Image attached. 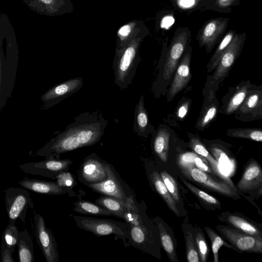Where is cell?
<instances>
[{"label": "cell", "mask_w": 262, "mask_h": 262, "mask_svg": "<svg viewBox=\"0 0 262 262\" xmlns=\"http://www.w3.org/2000/svg\"><path fill=\"white\" fill-rule=\"evenodd\" d=\"M178 165L185 177L199 185L229 197L237 196L236 189L216 177L180 160H179Z\"/></svg>", "instance_id": "5b68a950"}, {"label": "cell", "mask_w": 262, "mask_h": 262, "mask_svg": "<svg viewBox=\"0 0 262 262\" xmlns=\"http://www.w3.org/2000/svg\"><path fill=\"white\" fill-rule=\"evenodd\" d=\"M194 241L201 261L202 262L206 261L209 253V249L203 233L198 232L196 233Z\"/></svg>", "instance_id": "60d3db41"}, {"label": "cell", "mask_w": 262, "mask_h": 262, "mask_svg": "<svg viewBox=\"0 0 262 262\" xmlns=\"http://www.w3.org/2000/svg\"><path fill=\"white\" fill-rule=\"evenodd\" d=\"M4 191L9 222H16L19 219L25 223L28 209H34L29 190L23 187H12Z\"/></svg>", "instance_id": "8992f818"}, {"label": "cell", "mask_w": 262, "mask_h": 262, "mask_svg": "<svg viewBox=\"0 0 262 262\" xmlns=\"http://www.w3.org/2000/svg\"><path fill=\"white\" fill-rule=\"evenodd\" d=\"M75 220L77 226L80 229L90 232L97 236L113 234L116 238L122 240L127 246L128 231L125 222L109 219L75 216L70 215Z\"/></svg>", "instance_id": "3957f363"}, {"label": "cell", "mask_w": 262, "mask_h": 262, "mask_svg": "<svg viewBox=\"0 0 262 262\" xmlns=\"http://www.w3.org/2000/svg\"><path fill=\"white\" fill-rule=\"evenodd\" d=\"M83 85L82 77L66 80L50 89L40 97L42 108L48 109L75 93Z\"/></svg>", "instance_id": "8fae6325"}, {"label": "cell", "mask_w": 262, "mask_h": 262, "mask_svg": "<svg viewBox=\"0 0 262 262\" xmlns=\"http://www.w3.org/2000/svg\"><path fill=\"white\" fill-rule=\"evenodd\" d=\"M19 262H34L33 242L27 229L18 232L16 245Z\"/></svg>", "instance_id": "603a6c76"}, {"label": "cell", "mask_w": 262, "mask_h": 262, "mask_svg": "<svg viewBox=\"0 0 262 262\" xmlns=\"http://www.w3.org/2000/svg\"><path fill=\"white\" fill-rule=\"evenodd\" d=\"M205 230L211 241L213 260L214 262H218L219 251L222 246H225L230 248H233L231 245L224 241L220 235L210 227H205Z\"/></svg>", "instance_id": "d590c367"}, {"label": "cell", "mask_w": 262, "mask_h": 262, "mask_svg": "<svg viewBox=\"0 0 262 262\" xmlns=\"http://www.w3.org/2000/svg\"><path fill=\"white\" fill-rule=\"evenodd\" d=\"M107 177L103 160L93 153L86 157L79 167L78 180L86 185L101 182Z\"/></svg>", "instance_id": "7c38bea8"}, {"label": "cell", "mask_w": 262, "mask_h": 262, "mask_svg": "<svg viewBox=\"0 0 262 262\" xmlns=\"http://www.w3.org/2000/svg\"><path fill=\"white\" fill-rule=\"evenodd\" d=\"M185 237L187 261L189 262H199L200 260L192 233L187 232L185 234Z\"/></svg>", "instance_id": "f35d334b"}, {"label": "cell", "mask_w": 262, "mask_h": 262, "mask_svg": "<svg viewBox=\"0 0 262 262\" xmlns=\"http://www.w3.org/2000/svg\"><path fill=\"white\" fill-rule=\"evenodd\" d=\"M217 113V104L213 103L208 104L203 109L196 124V127L200 130H203L206 128L215 117Z\"/></svg>", "instance_id": "e575fe53"}, {"label": "cell", "mask_w": 262, "mask_h": 262, "mask_svg": "<svg viewBox=\"0 0 262 262\" xmlns=\"http://www.w3.org/2000/svg\"><path fill=\"white\" fill-rule=\"evenodd\" d=\"M183 181L185 186L193 194L206 204L216 207L220 206L219 201L213 196L198 188L188 181L186 180H183Z\"/></svg>", "instance_id": "74e56055"}, {"label": "cell", "mask_w": 262, "mask_h": 262, "mask_svg": "<svg viewBox=\"0 0 262 262\" xmlns=\"http://www.w3.org/2000/svg\"><path fill=\"white\" fill-rule=\"evenodd\" d=\"M24 2L31 9L50 16L71 13L73 10L70 0H24Z\"/></svg>", "instance_id": "2e32d148"}, {"label": "cell", "mask_w": 262, "mask_h": 262, "mask_svg": "<svg viewBox=\"0 0 262 262\" xmlns=\"http://www.w3.org/2000/svg\"><path fill=\"white\" fill-rule=\"evenodd\" d=\"M189 146L197 154L205 159L208 162L210 167L216 177L226 182L233 188L235 187L229 177L223 173L220 169L218 163L210 155L202 143L196 137H191L190 139Z\"/></svg>", "instance_id": "44dd1931"}, {"label": "cell", "mask_w": 262, "mask_h": 262, "mask_svg": "<svg viewBox=\"0 0 262 262\" xmlns=\"http://www.w3.org/2000/svg\"><path fill=\"white\" fill-rule=\"evenodd\" d=\"M190 32L186 29H181L176 32L167 52L164 67L163 77L170 79L176 71L179 61L188 43Z\"/></svg>", "instance_id": "30bf717a"}, {"label": "cell", "mask_w": 262, "mask_h": 262, "mask_svg": "<svg viewBox=\"0 0 262 262\" xmlns=\"http://www.w3.org/2000/svg\"><path fill=\"white\" fill-rule=\"evenodd\" d=\"M189 103L188 101L182 103L177 111V116L180 119L184 118L186 115L188 110Z\"/></svg>", "instance_id": "ee69618b"}, {"label": "cell", "mask_w": 262, "mask_h": 262, "mask_svg": "<svg viewBox=\"0 0 262 262\" xmlns=\"http://www.w3.org/2000/svg\"><path fill=\"white\" fill-rule=\"evenodd\" d=\"M13 67L8 62H3V57L0 51V111L9 96L13 87L14 75Z\"/></svg>", "instance_id": "7402d4cb"}, {"label": "cell", "mask_w": 262, "mask_h": 262, "mask_svg": "<svg viewBox=\"0 0 262 262\" xmlns=\"http://www.w3.org/2000/svg\"><path fill=\"white\" fill-rule=\"evenodd\" d=\"M104 166L107 177L105 180L98 183L86 185L95 192L102 195L114 197L117 199L127 202L133 194H128L123 185L118 179L112 165L103 160Z\"/></svg>", "instance_id": "9c48e42d"}, {"label": "cell", "mask_w": 262, "mask_h": 262, "mask_svg": "<svg viewBox=\"0 0 262 262\" xmlns=\"http://www.w3.org/2000/svg\"><path fill=\"white\" fill-rule=\"evenodd\" d=\"M73 210L76 212L88 215H113L112 213L101 206L88 201L79 199L73 203Z\"/></svg>", "instance_id": "4316f807"}, {"label": "cell", "mask_w": 262, "mask_h": 262, "mask_svg": "<svg viewBox=\"0 0 262 262\" xmlns=\"http://www.w3.org/2000/svg\"><path fill=\"white\" fill-rule=\"evenodd\" d=\"M261 109L262 92L252 88L235 113L240 118L249 117L252 120L257 119L261 118Z\"/></svg>", "instance_id": "d6986e66"}, {"label": "cell", "mask_w": 262, "mask_h": 262, "mask_svg": "<svg viewBox=\"0 0 262 262\" xmlns=\"http://www.w3.org/2000/svg\"><path fill=\"white\" fill-rule=\"evenodd\" d=\"M30 224L32 235L47 262H59V254L55 238L47 228L43 217L33 209Z\"/></svg>", "instance_id": "277c9868"}, {"label": "cell", "mask_w": 262, "mask_h": 262, "mask_svg": "<svg viewBox=\"0 0 262 262\" xmlns=\"http://www.w3.org/2000/svg\"><path fill=\"white\" fill-rule=\"evenodd\" d=\"M146 27L141 20H133L119 28L117 32L116 49H121L138 37L144 38Z\"/></svg>", "instance_id": "ac0fdd59"}, {"label": "cell", "mask_w": 262, "mask_h": 262, "mask_svg": "<svg viewBox=\"0 0 262 262\" xmlns=\"http://www.w3.org/2000/svg\"><path fill=\"white\" fill-rule=\"evenodd\" d=\"M15 223L16 222H9L2 235L1 241L5 243L12 253L17 245L19 232Z\"/></svg>", "instance_id": "836d02e7"}, {"label": "cell", "mask_w": 262, "mask_h": 262, "mask_svg": "<svg viewBox=\"0 0 262 262\" xmlns=\"http://www.w3.org/2000/svg\"><path fill=\"white\" fill-rule=\"evenodd\" d=\"M227 222L232 226L243 232L253 235L261 236L260 230L253 224L245 219L235 215H230Z\"/></svg>", "instance_id": "1f68e13d"}, {"label": "cell", "mask_w": 262, "mask_h": 262, "mask_svg": "<svg viewBox=\"0 0 262 262\" xmlns=\"http://www.w3.org/2000/svg\"><path fill=\"white\" fill-rule=\"evenodd\" d=\"M191 55V48L189 47L177 68L174 77L167 94L168 102L172 100L179 92L184 89L191 79V74L190 70Z\"/></svg>", "instance_id": "e0dca14e"}, {"label": "cell", "mask_w": 262, "mask_h": 262, "mask_svg": "<svg viewBox=\"0 0 262 262\" xmlns=\"http://www.w3.org/2000/svg\"><path fill=\"white\" fill-rule=\"evenodd\" d=\"M261 184V169L258 163L253 161L246 168L237 186L242 191H249L260 187Z\"/></svg>", "instance_id": "ffe728a7"}, {"label": "cell", "mask_w": 262, "mask_h": 262, "mask_svg": "<svg viewBox=\"0 0 262 262\" xmlns=\"http://www.w3.org/2000/svg\"><path fill=\"white\" fill-rule=\"evenodd\" d=\"M160 176L173 199L176 203H179L180 194L175 180L166 171H162Z\"/></svg>", "instance_id": "8d00e7d4"}, {"label": "cell", "mask_w": 262, "mask_h": 262, "mask_svg": "<svg viewBox=\"0 0 262 262\" xmlns=\"http://www.w3.org/2000/svg\"><path fill=\"white\" fill-rule=\"evenodd\" d=\"M155 222L160 232L162 245L169 260L172 262H178L174 245L171 236L160 221L156 220Z\"/></svg>", "instance_id": "4dcf8cb0"}, {"label": "cell", "mask_w": 262, "mask_h": 262, "mask_svg": "<svg viewBox=\"0 0 262 262\" xmlns=\"http://www.w3.org/2000/svg\"><path fill=\"white\" fill-rule=\"evenodd\" d=\"M55 180L56 182L62 187L72 188L77 184L73 176L68 171L59 174Z\"/></svg>", "instance_id": "b9f144b4"}, {"label": "cell", "mask_w": 262, "mask_h": 262, "mask_svg": "<svg viewBox=\"0 0 262 262\" xmlns=\"http://www.w3.org/2000/svg\"><path fill=\"white\" fill-rule=\"evenodd\" d=\"M174 22V19L170 16L164 17L161 22V26L164 28H167L170 26Z\"/></svg>", "instance_id": "7dc6e473"}, {"label": "cell", "mask_w": 262, "mask_h": 262, "mask_svg": "<svg viewBox=\"0 0 262 262\" xmlns=\"http://www.w3.org/2000/svg\"><path fill=\"white\" fill-rule=\"evenodd\" d=\"M251 89L252 84L250 80H247L244 83L239 85L227 103L225 113L227 115H231L235 113Z\"/></svg>", "instance_id": "cb8c5ba5"}, {"label": "cell", "mask_w": 262, "mask_h": 262, "mask_svg": "<svg viewBox=\"0 0 262 262\" xmlns=\"http://www.w3.org/2000/svg\"><path fill=\"white\" fill-rule=\"evenodd\" d=\"M72 161L69 159L49 158L45 160L20 164L19 167L26 173L42 176L55 180L59 174L68 171Z\"/></svg>", "instance_id": "52a82bcc"}, {"label": "cell", "mask_w": 262, "mask_h": 262, "mask_svg": "<svg viewBox=\"0 0 262 262\" xmlns=\"http://www.w3.org/2000/svg\"><path fill=\"white\" fill-rule=\"evenodd\" d=\"M2 242V241H1ZM1 261L2 262H14L12 253L5 243L1 242L0 250Z\"/></svg>", "instance_id": "7bdbcfd3"}, {"label": "cell", "mask_w": 262, "mask_h": 262, "mask_svg": "<svg viewBox=\"0 0 262 262\" xmlns=\"http://www.w3.org/2000/svg\"><path fill=\"white\" fill-rule=\"evenodd\" d=\"M229 18H218L208 21L201 30L198 40L201 47L205 46L209 53L225 31Z\"/></svg>", "instance_id": "5bb4252c"}, {"label": "cell", "mask_w": 262, "mask_h": 262, "mask_svg": "<svg viewBox=\"0 0 262 262\" xmlns=\"http://www.w3.org/2000/svg\"><path fill=\"white\" fill-rule=\"evenodd\" d=\"M217 229L226 240L239 250L262 253L261 236L250 235L224 226H219Z\"/></svg>", "instance_id": "ba28073f"}, {"label": "cell", "mask_w": 262, "mask_h": 262, "mask_svg": "<svg viewBox=\"0 0 262 262\" xmlns=\"http://www.w3.org/2000/svg\"><path fill=\"white\" fill-rule=\"evenodd\" d=\"M235 32L229 31L222 40L207 66V72H211L217 66L222 56L235 35Z\"/></svg>", "instance_id": "f546056e"}, {"label": "cell", "mask_w": 262, "mask_h": 262, "mask_svg": "<svg viewBox=\"0 0 262 262\" xmlns=\"http://www.w3.org/2000/svg\"><path fill=\"white\" fill-rule=\"evenodd\" d=\"M143 37H138L124 48L116 50L113 68L115 83L121 90L127 88L134 77L141 58L139 51Z\"/></svg>", "instance_id": "7a4b0ae2"}, {"label": "cell", "mask_w": 262, "mask_h": 262, "mask_svg": "<svg viewBox=\"0 0 262 262\" xmlns=\"http://www.w3.org/2000/svg\"><path fill=\"white\" fill-rule=\"evenodd\" d=\"M169 137V132L165 128H161L158 132L154 140V150L163 162L167 160Z\"/></svg>", "instance_id": "83f0119b"}, {"label": "cell", "mask_w": 262, "mask_h": 262, "mask_svg": "<svg viewBox=\"0 0 262 262\" xmlns=\"http://www.w3.org/2000/svg\"><path fill=\"white\" fill-rule=\"evenodd\" d=\"M150 179L155 189L166 202L169 209L176 215L180 216L176 206V202L169 193L159 173L157 171L153 170L150 174Z\"/></svg>", "instance_id": "d4e9b609"}, {"label": "cell", "mask_w": 262, "mask_h": 262, "mask_svg": "<svg viewBox=\"0 0 262 262\" xmlns=\"http://www.w3.org/2000/svg\"><path fill=\"white\" fill-rule=\"evenodd\" d=\"M96 203L109 210L113 216L124 219L126 210L125 202L114 197L101 195L95 201Z\"/></svg>", "instance_id": "484cf974"}, {"label": "cell", "mask_w": 262, "mask_h": 262, "mask_svg": "<svg viewBox=\"0 0 262 262\" xmlns=\"http://www.w3.org/2000/svg\"><path fill=\"white\" fill-rule=\"evenodd\" d=\"M245 39V34H235L221 57L213 74L215 81L227 76L241 52Z\"/></svg>", "instance_id": "4fadbf2b"}, {"label": "cell", "mask_w": 262, "mask_h": 262, "mask_svg": "<svg viewBox=\"0 0 262 262\" xmlns=\"http://www.w3.org/2000/svg\"><path fill=\"white\" fill-rule=\"evenodd\" d=\"M236 0H217L216 4L220 8H226L231 6Z\"/></svg>", "instance_id": "f6af8a7d"}, {"label": "cell", "mask_w": 262, "mask_h": 262, "mask_svg": "<svg viewBox=\"0 0 262 262\" xmlns=\"http://www.w3.org/2000/svg\"><path fill=\"white\" fill-rule=\"evenodd\" d=\"M226 135L232 137L245 138L257 142L262 141V132L259 128L229 129Z\"/></svg>", "instance_id": "d6a6232c"}, {"label": "cell", "mask_w": 262, "mask_h": 262, "mask_svg": "<svg viewBox=\"0 0 262 262\" xmlns=\"http://www.w3.org/2000/svg\"><path fill=\"white\" fill-rule=\"evenodd\" d=\"M148 125V118L144 107V97L141 96L135 110L134 130L139 135L142 136L143 134H145Z\"/></svg>", "instance_id": "f1b7e54d"}, {"label": "cell", "mask_w": 262, "mask_h": 262, "mask_svg": "<svg viewBox=\"0 0 262 262\" xmlns=\"http://www.w3.org/2000/svg\"><path fill=\"white\" fill-rule=\"evenodd\" d=\"M18 184L29 191L45 194L61 195L67 194L75 196L72 188L60 186L56 181H48L25 177L18 182Z\"/></svg>", "instance_id": "9a60e30c"}, {"label": "cell", "mask_w": 262, "mask_h": 262, "mask_svg": "<svg viewBox=\"0 0 262 262\" xmlns=\"http://www.w3.org/2000/svg\"><path fill=\"white\" fill-rule=\"evenodd\" d=\"M179 160L190 163L207 173L214 174L211 168L204 163L202 158L195 154H186L181 157Z\"/></svg>", "instance_id": "ab89813d"}, {"label": "cell", "mask_w": 262, "mask_h": 262, "mask_svg": "<svg viewBox=\"0 0 262 262\" xmlns=\"http://www.w3.org/2000/svg\"><path fill=\"white\" fill-rule=\"evenodd\" d=\"M107 122L98 112L81 113L63 131L38 150L36 155L46 159H58L62 154L93 145L101 140Z\"/></svg>", "instance_id": "6da1fadb"}, {"label": "cell", "mask_w": 262, "mask_h": 262, "mask_svg": "<svg viewBox=\"0 0 262 262\" xmlns=\"http://www.w3.org/2000/svg\"><path fill=\"white\" fill-rule=\"evenodd\" d=\"M198 0H178L179 4L184 8H189L197 2Z\"/></svg>", "instance_id": "bcb514c9"}]
</instances>
